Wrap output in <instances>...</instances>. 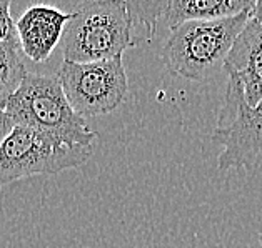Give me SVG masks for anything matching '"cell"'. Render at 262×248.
I'll return each mask as SVG.
<instances>
[{"instance_id":"1","label":"cell","mask_w":262,"mask_h":248,"mask_svg":"<svg viewBox=\"0 0 262 248\" xmlns=\"http://www.w3.org/2000/svg\"><path fill=\"white\" fill-rule=\"evenodd\" d=\"M4 110L15 125L40 132L69 147L92 148L95 132L70 107L57 75L27 73Z\"/></svg>"},{"instance_id":"2","label":"cell","mask_w":262,"mask_h":248,"mask_svg":"<svg viewBox=\"0 0 262 248\" xmlns=\"http://www.w3.org/2000/svg\"><path fill=\"white\" fill-rule=\"evenodd\" d=\"M252 10L217 20L182 23L165 39L161 59L170 73L192 82H204L226 65L235 39L244 30Z\"/></svg>"},{"instance_id":"3","label":"cell","mask_w":262,"mask_h":248,"mask_svg":"<svg viewBox=\"0 0 262 248\" xmlns=\"http://www.w3.org/2000/svg\"><path fill=\"white\" fill-rule=\"evenodd\" d=\"M62 37L63 60L89 63L122 57L137 45L129 5L122 0H85L70 12Z\"/></svg>"},{"instance_id":"4","label":"cell","mask_w":262,"mask_h":248,"mask_svg":"<svg viewBox=\"0 0 262 248\" xmlns=\"http://www.w3.org/2000/svg\"><path fill=\"white\" fill-rule=\"evenodd\" d=\"M89 147H69L27 127L15 125L0 145V188L35 175H52L84 165Z\"/></svg>"},{"instance_id":"5","label":"cell","mask_w":262,"mask_h":248,"mask_svg":"<svg viewBox=\"0 0 262 248\" xmlns=\"http://www.w3.org/2000/svg\"><path fill=\"white\" fill-rule=\"evenodd\" d=\"M212 142L222 145L217 167L254 168L262 158V102L249 107L241 82L229 75Z\"/></svg>"},{"instance_id":"6","label":"cell","mask_w":262,"mask_h":248,"mask_svg":"<svg viewBox=\"0 0 262 248\" xmlns=\"http://www.w3.org/2000/svg\"><path fill=\"white\" fill-rule=\"evenodd\" d=\"M57 77L70 107L84 118L119 109L129 90L122 57L89 63L63 60Z\"/></svg>"},{"instance_id":"7","label":"cell","mask_w":262,"mask_h":248,"mask_svg":"<svg viewBox=\"0 0 262 248\" xmlns=\"http://www.w3.org/2000/svg\"><path fill=\"white\" fill-rule=\"evenodd\" d=\"M70 18V12H63L52 5H34L25 10L15 22L25 57L37 63L46 62L62 42Z\"/></svg>"},{"instance_id":"8","label":"cell","mask_w":262,"mask_h":248,"mask_svg":"<svg viewBox=\"0 0 262 248\" xmlns=\"http://www.w3.org/2000/svg\"><path fill=\"white\" fill-rule=\"evenodd\" d=\"M224 70L235 77L242 88L249 107L262 102V23L251 17L244 30L235 39L227 55Z\"/></svg>"},{"instance_id":"9","label":"cell","mask_w":262,"mask_h":248,"mask_svg":"<svg viewBox=\"0 0 262 248\" xmlns=\"http://www.w3.org/2000/svg\"><path fill=\"white\" fill-rule=\"evenodd\" d=\"M252 0H169L162 5L161 23L170 32L182 23L217 20L254 9Z\"/></svg>"},{"instance_id":"10","label":"cell","mask_w":262,"mask_h":248,"mask_svg":"<svg viewBox=\"0 0 262 248\" xmlns=\"http://www.w3.org/2000/svg\"><path fill=\"white\" fill-rule=\"evenodd\" d=\"M25 54L20 40L12 39L9 42H0V109H5V104L14 95L27 75L25 68Z\"/></svg>"},{"instance_id":"11","label":"cell","mask_w":262,"mask_h":248,"mask_svg":"<svg viewBox=\"0 0 262 248\" xmlns=\"http://www.w3.org/2000/svg\"><path fill=\"white\" fill-rule=\"evenodd\" d=\"M17 37L15 22L10 17V2L0 0V42H9Z\"/></svg>"},{"instance_id":"12","label":"cell","mask_w":262,"mask_h":248,"mask_svg":"<svg viewBox=\"0 0 262 248\" xmlns=\"http://www.w3.org/2000/svg\"><path fill=\"white\" fill-rule=\"evenodd\" d=\"M14 120L10 118V115L5 110L0 109V145L4 143V140L9 137V133L14 130Z\"/></svg>"},{"instance_id":"13","label":"cell","mask_w":262,"mask_h":248,"mask_svg":"<svg viewBox=\"0 0 262 248\" xmlns=\"http://www.w3.org/2000/svg\"><path fill=\"white\" fill-rule=\"evenodd\" d=\"M251 17L254 18V20H257L259 23H262V0H259V2L254 4V9H252Z\"/></svg>"},{"instance_id":"14","label":"cell","mask_w":262,"mask_h":248,"mask_svg":"<svg viewBox=\"0 0 262 248\" xmlns=\"http://www.w3.org/2000/svg\"><path fill=\"white\" fill-rule=\"evenodd\" d=\"M259 240H260V245H262V233L259 235Z\"/></svg>"}]
</instances>
